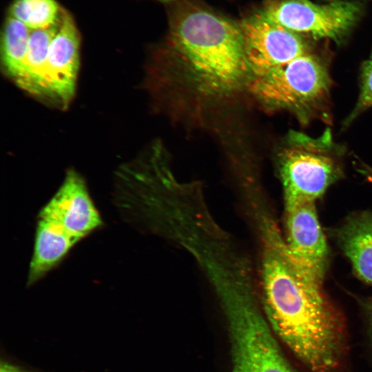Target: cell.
I'll return each instance as SVG.
<instances>
[{
	"mask_svg": "<svg viewBox=\"0 0 372 372\" xmlns=\"http://www.w3.org/2000/svg\"><path fill=\"white\" fill-rule=\"evenodd\" d=\"M366 330L370 342L372 346V298L364 305Z\"/></svg>",
	"mask_w": 372,
	"mask_h": 372,
	"instance_id": "16",
	"label": "cell"
},
{
	"mask_svg": "<svg viewBox=\"0 0 372 372\" xmlns=\"http://www.w3.org/2000/svg\"><path fill=\"white\" fill-rule=\"evenodd\" d=\"M157 1H161V2H163V3H168V2L173 1H175V0H157Z\"/></svg>",
	"mask_w": 372,
	"mask_h": 372,
	"instance_id": "19",
	"label": "cell"
},
{
	"mask_svg": "<svg viewBox=\"0 0 372 372\" xmlns=\"http://www.w3.org/2000/svg\"><path fill=\"white\" fill-rule=\"evenodd\" d=\"M262 277L269 325L311 372H334L345 349L340 318L318 283L293 262L285 242L270 230Z\"/></svg>",
	"mask_w": 372,
	"mask_h": 372,
	"instance_id": "1",
	"label": "cell"
},
{
	"mask_svg": "<svg viewBox=\"0 0 372 372\" xmlns=\"http://www.w3.org/2000/svg\"><path fill=\"white\" fill-rule=\"evenodd\" d=\"M331 85L327 63L313 50L254 77L248 87L270 107L289 110L302 125H307L326 115Z\"/></svg>",
	"mask_w": 372,
	"mask_h": 372,
	"instance_id": "4",
	"label": "cell"
},
{
	"mask_svg": "<svg viewBox=\"0 0 372 372\" xmlns=\"http://www.w3.org/2000/svg\"><path fill=\"white\" fill-rule=\"evenodd\" d=\"M0 372H27L19 366L8 362H2L0 366Z\"/></svg>",
	"mask_w": 372,
	"mask_h": 372,
	"instance_id": "17",
	"label": "cell"
},
{
	"mask_svg": "<svg viewBox=\"0 0 372 372\" xmlns=\"http://www.w3.org/2000/svg\"><path fill=\"white\" fill-rule=\"evenodd\" d=\"M239 24L246 59L254 77L262 76L313 50L308 39L257 12L243 18Z\"/></svg>",
	"mask_w": 372,
	"mask_h": 372,
	"instance_id": "8",
	"label": "cell"
},
{
	"mask_svg": "<svg viewBox=\"0 0 372 372\" xmlns=\"http://www.w3.org/2000/svg\"><path fill=\"white\" fill-rule=\"evenodd\" d=\"M344 152L329 128L315 138L291 131L277 154L285 208L315 202L340 179Z\"/></svg>",
	"mask_w": 372,
	"mask_h": 372,
	"instance_id": "5",
	"label": "cell"
},
{
	"mask_svg": "<svg viewBox=\"0 0 372 372\" xmlns=\"http://www.w3.org/2000/svg\"><path fill=\"white\" fill-rule=\"evenodd\" d=\"M324 1L330 2V1H336V0H324Z\"/></svg>",
	"mask_w": 372,
	"mask_h": 372,
	"instance_id": "20",
	"label": "cell"
},
{
	"mask_svg": "<svg viewBox=\"0 0 372 372\" xmlns=\"http://www.w3.org/2000/svg\"><path fill=\"white\" fill-rule=\"evenodd\" d=\"M362 173L364 174L366 178L372 182V169L368 167H362Z\"/></svg>",
	"mask_w": 372,
	"mask_h": 372,
	"instance_id": "18",
	"label": "cell"
},
{
	"mask_svg": "<svg viewBox=\"0 0 372 372\" xmlns=\"http://www.w3.org/2000/svg\"><path fill=\"white\" fill-rule=\"evenodd\" d=\"M372 107V53L362 64L360 92L353 110L345 118L344 126H349L362 112Z\"/></svg>",
	"mask_w": 372,
	"mask_h": 372,
	"instance_id": "15",
	"label": "cell"
},
{
	"mask_svg": "<svg viewBox=\"0 0 372 372\" xmlns=\"http://www.w3.org/2000/svg\"><path fill=\"white\" fill-rule=\"evenodd\" d=\"M232 372H298L287 361L270 325L242 302L229 305Z\"/></svg>",
	"mask_w": 372,
	"mask_h": 372,
	"instance_id": "7",
	"label": "cell"
},
{
	"mask_svg": "<svg viewBox=\"0 0 372 372\" xmlns=\"http://www.w3.org/2000/svg\"><path fill=\"white\" fill-rule=\"evenodd\" d=\"M102 225L85 180L74 170H69L38 214L28 285L42 279L75 245Z\"/></svg>",
	"mask_w": 372,
	"mask_h": 372,
	"instance_id": "3",
	"label": "cell"
},
{
	"mask_svg": "<svg viewBox=\"0 0 372 372\" xmlns=\"http://www.w3.org/2000/svg\"><path fill=\"white\" fill-rule=\"evenodd\" d=\"M30 30L8 16L1 34V57L6 72L17 82L21 75L28 51Z\"/></svg>",
	"mask_w": 372,
	"mask_h": 372,
	"instance_id": "13",
	"label": "cell"
},
{
	"mask_svg": "<svg viewBox=\"0 0 372 372\" xmlns=\"http://www.w3.org/2000/svg\"><path fill=\"white\" fill-rule=\"evenodd\" d=\"M59 23L48 28L30 32L23 71L16 83L32 94L46 95L45 79L47 58L50 45L58 30Z\"/></svg>",
	"mask_w": 372,
	"mask_h": 372,
	"instance_id": "12",
	"label": "cell"
},
{
	"mask_svg": "<svg viewBox=\"0 0 372 372\" xmlns=\"http://www.w3.org/2000/svg\"><path fill=\"white\" fill-rule=\"evenodd\" d=\"M169 27L174 49L209 93L236 88L250 72L239 23L205 8L187 6L172 15Z\"/></svg>",
	"mask_w": 372,
	"mask_h": 372,
	"instance_id": "2",
	"label": "cell"
},
{
	"mask_svg": "<svg viewBox=\"0 0 372 372\" xmlns=\"http://www.w3.org/2000/svg\"><path fill=\"white\" fill-rule=\"evenodd\" d=\"M287 250L296 265L322 285L327 263L328 247L320 225L314 202L285 208Z\"/></svg>",
	"mask_w": 372,
	"mask_h": 372,
	"instance_id": "9",
	"label": "cell"
},
{
	"mask_svg": "<svg viewBox=\"0 0 372 372\" xmlns=\"http://www.w3.org/2000/svg\"><path fill=\"white\" fill-rule=\"evenodd\" d=\"M80 35L72 16L63 9L58 30L49 48L45 91L67 105L74 96L80 59Z\"/></svg>",
	"mask_w": 372,
	"mask_h": 372,
	"instance_id": "10",
	"label": "cell"
},
{
	"mask_svg": "<svg viewBox=\"0 0 372 372\" xmlns=\"http://www.w3.org/2000/svg\"><path fill=\"white\" fill-rule=\"evenodd\" d=\"M337 238L358 277L372 285V211L348 218Z\"/></svg>",
	"mask_w": 372,
	"mask_h": 372,
	"instance_id": "11",
	"label": "cell"
},
{
	"mask_svg": "<svg viewBox=\"0 0 372 372\" xmlns=\"http://www.w3.org/2000/svg\"><path fill=\"white\" fill-rule=\"evenodd\" d=\"M359 1L336 0L318 4L310 0H266L256 12L307 39L342 43L361 19Z\"/></svg>",
	"mask_w": 372,
	"mask_h": 372,
	"instance_id": "6",
	"label": "cell"
},
{
	"mask_svg": "<svg viewBox=\"0 0 372 372\" xmlns=\"http://www.w3.org/2000/svg\"><path fill=\"white\" fill-rule=\"evenodd\" d=\"M62 10L55 0H14L10 7L8 15L33 30L58 24Z\"/></svg>",
	"mask_w": 372,
	"mask_h": 372,
	"instance_id": "14",
	"label": "cell"
}]
</instances>
